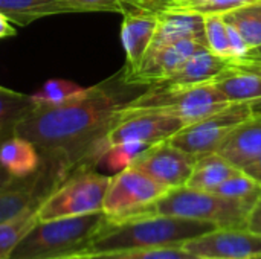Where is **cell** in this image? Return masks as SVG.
<instances>
[{"instance_id": "26", "label": "cell", "mask_w": 261, "mask_h": 259, "mask_svg": "<svg viewBox=\"0 0 261 259\" xmlns=\"http://www.w3.org/2000/svg\"><path fill=\"white\" fill-rule=\"evenodd\" d=\"M90 256L93 259H200L194 253L184 249V246L135 249V250L99 253V255H90Z\"/></svg>"}, {"instance_id": "30", "label": "cell", "mask_w": 261, "mask_h": 259, "mask_svg": "<svg viewBox=\"0 0 261 259\" xmlns=\"http://www.w3.org/2000/svg\"><path fill=\"white\" fill-rule=\"evenodd\" d=\"M73 14L81 12H115L125 14V6L121 0H61Z\"/></svg>"}, {"instance_id": "2", "label": "cell", "mask_w": 261, "mask_h": 259, "mask_svg": "<svg viewBox=\"0 0 261 259\" xmlns=\"http://www.w3.org/2000/svg\"><path fill=\"white\" fill-rule=\"evenodd\" d=\"M217 226L162 214H144L122 221H107L86 249L87 255L113 253L135 249L184 246Z\"/></svg>"}, {"instance_id": "5", "label": "cell", "mask_w": 261, "mask_h": 259, "mask_svg": "<svg viewBox=\"0 0 261 259\" xmlns=\"http://www.w3.org/2000/svg\"><path fill=\"white\" fill-rule=\"evenodd\" d=\"M229 105L228 98L213 82H203L194 85L153 84L125 107L171 114L188 125Z\"/></svg>"}, {"instance_id": "22", "label": "cell", "mask_w": 261, "mask_h": 259, "mask_svg": "<svg viewBox=\"0 0 261 259\" xmlns=\"http://www.w3.org/2000/svg\"><path fill=\"white\" fill-rule=\"evenodd\" d=\"M29 95L0 89V143L15 134L17 125L35 108Z\"/></svg>"}, {"instance_id": "28", "label": "cell", "mask_w": 261, "mask_h": 259, "mask_svg": "<svg viewBox=\"0 0 261 259\" xmlns=\"http://www.w3.org/2000/svg\"><path fill=\"white\" fill-rule=\"evenodd\" d=\"M205 35H206V46L214 55L228 60L232 58L228 24L223 15L220 14L205 15Z\"/></svg>"}, {"instance_id": "31", "label": "cell", "mask_w": 261, "mask_h": 259, "mask_svg": "<svg viewBox=\"0 0 261 259\" xmlns=\"http://www.w3.org/2000/svg\"><path fill=\"white\" fill-rule=\"evenodd\" d=\"M125 6V11H141L150 14H161L168 11L174 0H121Z\"/></svg>"}, {"instance_id": "33", "label": "cell", "mask_w": 261, "mask_h": 259, "mask_svg": "<svg viewBox=\"0 0 261 259\" xmlns=\"http://www.w3.org/2000/svg\"><path fill=\"white\" fill-rule=\"evenodd\" d=\"M246 229L261 235V195L257 198V202L254 203V206H252V209H251V212L248 215Z\"/></svg>"}, {"instance_id": "21", "label": "cell", "mask_w": 261, "mask_h": 259, "mask_svg": "<svg viewBox=\"0 0 261 259\" xmlns=\"http://www.w3.org/2000/svg\"><path fill=\"white\" fill-rule=\"evenodd\" d=\"M0 14L12 24L24 27L44 17L73 12L61 0H0Z\"/></svg>"}, {"instance_id": "34", "label": "cell", "mask_w": 261, "mask_h": 259, "mask_svg": "<svg viewBox=\"0 0 261 259\" xmlns=\"http://www.w3.org/2000/svg\"><path fill=\"white\" fill-rule=\"evenodd\" d=\"M243 171L246 174H249L254 180H257L261 185V156L257 160H254L252 163H249L248 166H245Z\"/></svg>"}, {"instance_id": "4", "label": "cell", "mask_w": 261, "mask_h": 259, "mask_svg": "<svg viewBox=\"0 0 261 259\" xmlns=\"http://www.w3.org/2000/svg\"><path fill=\"white\" fill-rule=\"evenodd\" d=\"M255 202L228 198L216 192L180 186L168 189L151 206L150 214L208 221L217 227H246L248 215Z\"/></svg>"}, {"instance_id": "17", "label": "cell", "mask_w": 261, "mask_h": 259, "mask_svg": "<svg viewBox=\"0 0 261 259\" xmlns=\"http://www.w3.org/2000/svg\"><path fill=\"white\" fill-rule=\"evenodd\" d=\"M229 66L228 58L214 55L208 47L199 50L191 58H188L171 76L158 84L167 85H194L211 82L222 70Z\"/></svg>"}, {"instance_id": "24", "label": "cell", "mask_w": 261, "mask_h": 259, "mask_svg": "<svg viewBox=\"0 0 261 259\" xmlns=\"http://www.w3.org/2000/svg\"><path fill=\"white\" fill-rule=\"evenodd\" d=\"M84 90L86 87H81L72 81L49 79L35 95H31V98L38 107H60L76 99L84 93Z\"/></svg>"}, {"instance_id": "14", "label": "cell", "mask_w": 261, "mask_h": 259, "mask_svg": "<svg viewBox=\"0 0 261 259\" xmlns=\"http://www.w3.org/2000/svg\"><path fill=\"white\" fill-rule=\"evenodd\" d=\"M159 24V14L128 11L124 14L121 40L125 50V66L122 69L127 82L138 73Z\"/></svg>"}, {"instance_id": "1", "label": "cell", "mask_w": 261, "mask_h": 259, "mask_svg": "<svg viewBox=\"0 0 261 259\" xmlns=\"http://www.w3.org/2000/svg\"><path fill=\"white\" fill-rule=\"evenodd\" d=\"M121 70L110 79L86 87L76 99L60 107H35L15 134L31 140L41 159L64 163L70 171L96 166L107 151V134L125 105L138 95Z\"/></svg>"}, {"instance_id": "12", "label": "cell", "mask_w": 261, "mask_h": 259, "mask_svg": "<svg viewBox=\"0 0 261 259\" xmlns=\"http://www.w3.org/2000/svg\"><path fill=\"white\" fill-rule=\"evenodd\" d=\"M184 249L200 259H254L261 256V235L246 227H216Z\"/></svg>"}, {"instance_id": "37", "label": "cell", "mask_w": 261, "mask_h": 259, "mask_svg": "<svg viewBox=\"0 0 261 259\" xmlns=\"http://www.w3.org/2000/svg\"><path fill=\"white\" fill-rule=\"evenodd\" d=\"M12 180H14V179H12V177H11V176L3 169V166L0 165V189H2V188H5L6 185H9Z\"/></svg>"}, {"instance_id": "27", "label": "cell", "mask_w": 261, "mask_h": 259, "mask_svg": "<svg viewBox=\"0 0 261 259\" xmlns=\"http://www.w3.org/2000/svg\"><path fill=\"white\" fill-rule=\"evenodd\" d=\"M261 0H185V2H176L170 8V11H179V12H193L200 15H211V14H226L231 11H236L239 8L257 3Z\"/></svg>"}, {"instance_id": "29", "label": "cell", "mask_w": 261, "mask_h": 259, "mask_svg": "<svg viewBox=\"0 0 261 259\" xmlns=\"http://www.w3.org/2000/svg\"><path fill=\"white\" fill-rule=\"evenodd\" d=\"M214 192L228 198L255 202L261 195V185L242 169L236 176L223 182Z\"/></svg>"}, {"instance_id": "18", "label": "cell", "mask_w": 261, "mask_h": 259, "mask_svg": "<svg viewBox=\"0 0 261 259\" xmlns=\"http://www.w3.org/2000/svg\"><path fill=\"white\" fill-rule=\"evenodd\" d=\"M231 104H254L261 99V78L254 72L231 64L211 81Z\"/></svg>"}, {"instance_id": "8", "label": "cell", "mask_w": 261, "mask_h": 259, "mask_svg": "<svg viewBox=\"0 0 261 259\" xmlns=\"http://www.w3.org/2000/svg\"><path fill=\"white\" fill-rule=\"evenodd\" d=\"M72 171L61 162L41 159L37 172L24 179H14L0 189V223L9 221L28 211H37L44 198Z\"/></svg>"}, {"instance_id": "9", "label": "cell", "mask_w": 261, "mask_h": 259, "mask_svg": "<svg viewBox=\"0 0 261 259\" xmlns=\"http://www.w3.org/2000/svg\"><path fill=\"white\" fill-rule=\"evenodd\" d=\"M251 104H231L206 118L185 125L170 142L193 156L217 153L229 133L252 114Z\"/></svg>"}, {"instance_id": "23", "label": "cell", "mask_w": 261, "mask_h": 259, "mask_svg": "<svg viewBox=\"0 0 261 259\" xmlns=\"http://www.w3.org/2000/svg\"><path fill=\"white\" fill-rule=\"evenodd\" d=\"M223 18L242 34L249 49L261 46V2L226 12Z\"/></svg>"}, {"instance_id": "6", "label": "cell", "mask_w": 261, "mask_h": 259, "mask_svg": "<svg viewBox=\"0 0 261 259\" xmlns=\"http://www.w3.org/2000/svg\"><path fill=\"white\" fill-rule=\"evenodd\" d=\"M110 180L112 176L101 174L93 166L75 168L40 205L37 221L101 212Z\"/></svg>"}, {"instance_id": "40", "label": "cell", "mask_w": 261, "mask_h": 259, "mask_svg": "<svg viewBox=\"0 0 261 259\" xmlns=\"http://www.w3.org/2000/svg\"><path fill=\"white\" fill-rule=\"evenodd\" d=\"M254 259H261V256H257V258H254Z\"/></svg>"}, {"instance_id": "36", "label": "cell", "mask_w": 261, "mask_h": 259, "mask_svg": "<svg viewBox=\"0 0 261 259\" xmlns=\"http://www.w3.org/2000/svg\"><path fill=\"white\" fill-rule=\"evenodd\" d=\"M245 60H254V61H261V46L258 47H254V49H249L248 53L245 56H242Z\"/></svg>"}, {"instance_id": "25", "label": "cell", "mask_w": 261, "mask_h": 259, "mask_svg": "<svg viewBox=\"0 0 261 259\" xmlns=\"http://www.w3.org/2000/svg\"><path fill=\"white\" fill-rule=\"evenodd\" d=\"M37 223V211H28L9 221L0 223V259L12 252L23 235Z\"/></svg>"}, {"instance_id": "15", "label": "cell", "mask_w": 261, "mask_h": 259, "mask_svg": "<svg viewBox=\"0 0 261 259\" xmlns=\"http://www.w3.org/2000/svg\"><path fill=\"white\" fill-rule=\"evenodd\" d=\"M217 153L243 169L261 156V113H252L219 147Z\"/></svg>"}, {"instance_id": "7", "label": "cell", "mask_w": 261, "mask_h": 259, "mask_svg": "<svg viewBox=\"0 0 261 259\" xmlns=\"http://www.w3.org/2000/svg\"><path fill=\"white\" fill-rule=\"evenodd\" d=\"M167 191V186L128 165L112 176L104 197L102 212L107 221H122L150 214L151 206Z\"/></svg>"}, {"instance_id": "41", "label": "cell", "mask_w": 261, "mask_h": 259, "mask_svg": "<svg viewBox=\"0 0 261 259\" xmlns=\"http://www.w3.org/2000/svg\"><path fill=\"white\" fill-rule=\"evenodd\" d=\"M0 89H2V85H0Z\"/></svg>"}, {"instance_id": "16", "label": "cell", "mask_w": 261, "mask_h": 259, "mask_svg": "<svg viewBox=\"0 0 261 259\" xmlns=\"http://www.w3.org/2000/svg\"><path fill=\"white\" fill-rule=\"evenodd\" d=\"M180 40H193L206 46L205 15L170 9L161 12L159 24L150 47H159Z\"/></svg>"}, {"instance_id": "3", "label": "cell", "mask_w": 261, "mask_h": 259, "mask_svg": "<svg viewBox=\"0 0 261 259\" xmlns=\"http://www.w3.org/2000/svg\"><path fill=\"white\" fill-rule=\"evenodd\" d=\"M104 212L37 221L6 259H52L86 253L90 241L104 227Z\"/></svg>"}, {"instance_id": "19", "label": "cell", "mask_w": 261, "mask_h": 259, "mask_svg": "<svg viewBox=\"0 0 261 259\" xmlns=\"http://www.w3.org/2000/svg\"><path fill=\"white\" fill-rule=\"evenodd\" d=\"M0 165L12 179H24L40 169L41 156L31 140L14 134L0 143Z\"/></svg>"}, {"instance_id": "11", "label": "cell", "mask_w": 261, "mask_h": 259, "mask_svg": "<svg viewBox=\"0 0 261 259\" xmlns=\"http://www.w3.org/2000/svg\"><path fill=\"white\" fill-rule=\"evenodd\" d=\"M194 163L196 156L177 148L168 139L145 148L133 159L130 166L142 171L168 189H174L187 186Z\"/></svg>"}, {"instance_id": "32", "label": "cell", "mask_w": 261, "mask_h": 259, "mask_svg": "<svg viewBox=\"0 0 261 259\" xmlns=\"http://www.w3.org/2000/svg\"><path fill=\"white\" fill-rule=\"evenodd\" d=\"M228 34H229V46H231L232 58H242V56H245L248 53V50H249V46L245 41V38L242 37V34L234 26H231V24H228Z\"/></svg>"}, {"instance_id": "20", "label": "cell", "mask_w": 261, "mask_h": 259, "mask_svg": "<svg viewBox=\"0 0 261 259\" xmlns=\"http://www.w3.org/2000/svg\"><path fill=\"white\" fill-rule=\"evenodd\" d=\"M239 171L242 169L234 166L219 153H206L196 157V163L187 186L214 192L223 182L236 176Z\"/></svg>"}, {"instance_id": "13", "label": "cell", "mask_w": 261, "mask_h": 259, "mask_svg": "<svg viewBox=\"0 0 261 259\" xmlns=\"http://www.w3.org/2000/svg\"><path fill=\"white\" fill-rule=\"evenodd\" d=\"M202 49H206V46L193 40H180L159 47H150L130 84L153 85L162 82Z\"/></svg>"}, {"instance_id": "38", "label": "cell", "mask_w": 261, "mask_h": 259, "mask_svg": "<svg viewBox=\"0 0 261 259\" xmlns=\"http://www.w3.org/2000/svg\"><path fill=\"white\" fill-rule=\"evenodd\" d=\"M52 259H93L87 253H80V255H69V256H61V258H52Z\"/></svg>"}, {"instance_id": "10", "label": "cell", "mask_w": 261, "mask_h": 259, "mask_svg": "<svg viewBox=\"0 0 261 259\" xmlns=\"http://www.w3.org/2000/svg\"><path fill=\"white\" fill-rule=\"evenodd\" d=\"M184 127L185 122L176 116L125 107L107 134V150L124 143L148 148L154 143L171 139Z\"/></svg>"}, {"instance_id": "35", "label": "cell", "mask_w": 261, "mask_h": 259, "mask_svg": "<svg viewBox=\"0 0 261 259\" xmlns=\"http://www.w3.org/2000/svg\"><path fill=\"white\" fill-rule=\"evenodd\" d=\"M12 35H15V29H14L12 23L0 14V40L12 37Z\"/></svg>"}, {"instance_id": "39", "label": "cell", "mask_w": 261, "mask_h": 259, "mask_svg": "<svg viewBox=\"0 0 261 259\" xmlns=\"http://www.w3.org/2000/svg\"><path fill=\"white\" fill-rule=\"evenodd\" d=\"M176 2H185V0H176Z\"/></svg>"}]
</instances>
